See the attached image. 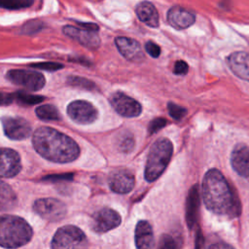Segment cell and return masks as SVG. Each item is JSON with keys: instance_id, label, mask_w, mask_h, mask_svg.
I'll return each instance as SVG.
<instances>
[{"instance_id": "15", "label": "cell", "mask_w": 249, "mask_h": 249, "mask_svg": "<svg viewBox=\"0 0 249 249\" xmlns=\"http://www.w3.org/2000/svg\"><path fill=\"white\" fill-rule=\"evenodd\" d=\"M110 189L118 194H127L134 187V175L129 170L120 169L113 171L108 179Z\"/></svg>"}, {"instance_id": "31", "label": "cell", "mask_w": 249, "mask_h": 249, "mask_svg": "<svg viewBox=\"0 0 249 249\" xmlns=\"http://www.w3.org/2000/svg\"><path fill=\"white\" fill-rule=\"evenodd\" d=\"M166 120L163 118H156L154 119L150 124H149V132L150 133H156L158 132L160 129H161L162 127H164L166 125Z\"/></svg>"}, {"instance_id": "21", "label": "cell", "mask_w": 249, "mask_h": 249, "mask_svg": "<svg viewBox=\"0 0 249 249\" xmlns=\"http://www.w3.org/2000/svg\"><path fill=\"white\" fill-rule=\"evenodd\" d=\"M198 207H199L198 188L196 185H195L189 191L187 203H186V221L189 228H193L196 223Z\"/></svg>"}, {"instance_id": "30", "label": "cell", "mask_w": 249, "mask_h": 249, "mask_svg": "<svg viewBox=\"0 0 249 249\" xmlns=\"http://www.w3.org/2000/svg\"><path fill=\"white\" fill-rule=\"evenodd\" d=\"M32 68L41 69V70H48V71H56L63 67L62 64L57 62H37L30 64Z\"/></svg>"}, {"instance_id": "32", "label": "cell", "mask_w": 249, "mask_h": 249, "mask_svg": "<svg viewBox=\"0 0 249 249\" xmlns=\"http://www.w3.org/2000/svg\"><path fill=\"white\" fill-rule=\"evenodd\" d=\"M160 247L164 248V249H170V248H177L178 245L176 244V241L172 236H170L168 234H164L160 238Z\"/></svg>"}, {"instance_id": "27", "label": "cell", "mask_w": 249, "mask_h": 249, "mask_svg": "<svg viewBox=\"0 0 249 249\" xmlns=\"http://www.w3.org/2000/svg\"><path fill=\"white\" fill-rule=\"evenodd\" d=\"M167 110H168L169 116L174 120H181L187 114L186 108H184L180 105H177L175 103H172V102H169L167 104Z\"/></svg>"}, {"instance_id": "24", "label": "cell", "mask_w": 249, "mask_h": 249, "mask_svg": "<svg viewBox=\"0 0 249 249\" xmlns=\"http://www.w3.org/2000/svg\"><path fill=\"white\" fill-rule=\"evenodd\" d=\"M34 0H0V8L6 10H20L30 7Z\"/></svg>"}, {"instance_id": "3", "label": "cell", "mask_w": 249, "mask_h": 249, "mask_svg": "<svg viewBox=\"0 0 249 249\" xmlns=\"http://www.w3.org/2000/svg\"><path fill=\"white\" fill-rule=\"evenodd\" d=\"M33 231L22 218L15 215H0V246L18 248L28 243Z\"/></svg>"}, {"instance_id": "10", "label": "cell", "mask_w": 249, "mask_h": 249, "mask_svg": "<svg viewBox=\"0 0 249 249\" xmlns=\"http://www.w3.org/2000/svg\"><path fill=\"white\" fill-rule=\"evenodd\" d=\"M3 129L7 137L13 140H23L31 135V125L23 118L4 117L2 119Z\"/></svg>"}, {"instance_id": "22", "label": "cell", "mask_w": 249, "mask_h": 249, "mask_svg": "<svg viewBox=\"0 0 249 249\" xmlns=\"http://www.w3.org/2000/svg\"><path fill=\"white\" fill-rule=\"evenodd\" d=\"M17 195L14 190L0 179V211L13 209L17 205Z\"/></svg>"}, {"instance_id": "9", "label": "cell", "mask_w": 249, "mask_h": 249, "mask_svg": "<svg viewBox=\"0 0 249 249\" xmlns=\"http://www.w3.org/2000/svg\"><path fill=\"white\" fill-rule=\"evenodd\" d=\"M110 104L119 115L125 118L138 117L142 112L138 101L121 91L114 92L110 96Z\"/></svg>"}, {"instance_id": "17", "label": "cell", "mask_w": 249, "mask_h": 249, "mask_svg": "<svg viewBox=\"0 0 249 249\" xmlns=\"http://www.w3.org/2000/svg\"><path fill=\"white\" fill-rule=\"evenodd\" d=\"M196 20L195 15L180 6H174L167 12L168 23L176 29H186L190 27Z\"/></svg>"}, {"instance_id": "12", "label": "cell", "mask_w": 249, "mask_h": 249, "mask_svg": "<svg viewBox=\"0 0 249 249\" xmlns=\"http://www.w3.org/2000/svg\"><path fill=\"white\" fill-rule=\"evenodd\" d=\"M21 169L20 157L10 148H0V177H14Z\"/></svg>"}, {"instance_id": "26", "label": "cell", "mask_w": 249, "mask_h": 249, "mask_svg": "<svg viewBox=\"0 0 249 249\" xmlns=\"http://www.w3.org/2000/svg\"><path fill=\"white\" fill-rule=\"evenodd\" d=\"M15 95V98H17L19 102L26 104V105H34L37 103H40L44 100L43 96L35 95L31 93H27L24 91H18Z\"/></svg>"}, {"instance_id": "4", "label": "cell", "mask_w": 249, "mask_h": 249, "mask_svg": "<svg viewBox=\"0 0 249 249\" xmlns=\"http://www.w3.org/2000/svg\"><path fill=\"white\" fill-rule=\"evenodd\" d=\"M173 153V145L167 138H160L156 140L150 148L146 166L145 179L148 182L157 180L165 170Z\"/></svg>"}, {"instance_id": "18", "label": "cell", "mask_w": 249, "mask_h": 249, "mask_svg": "<svg viewBox=\"0 0 249 249\" xmlns=\"http://www.w3.org/2000/svg\"><path fill=\"white\" fill-rule=\"evenodd\" d=\"M228 64L235 76L249 82V53H232L228 57Z\"/></svg>"}, {"instance_id": "7", "label": "cell", "mask_w": 249, "mask_h": 249, "mask_svg": "<svg viewBox=\"0 0 249 249\" xmlns=\"http://www.w3.org/2000/svg\"><path fill=\"white\" fill-rule=\"evenodd\" d=\"M33 210L39 216L51 222L60 221L67 212L66 205L62 201L52 197L37 199L33 203Z\"/></svg>"}, {"instance_id": "13", "label": "cell", "mask_w": 249, "mask_h": 249, "mask_svg": "<svg viewBox=\"0 0 249 249\" xmlns=\"http://www.w3.org/2000/svg\"><path fill=\"white\" fill-rule=\"evenodd\" d=\"M62 31L66 36L78 41L81 45L87 48L97 49L100 45V39L96 31L89 30L83 27L79 28L72 25L64 26Z\"/></svg>"}, {"instance_id": "1", "label": "cell", "mask_w": 249, "mask_h": 249, "mask_svg": "<svg viewBox=\"0 0 249 249\" xmlns=\"http://www.w3.org/2000/svg\"><path fill=\"white\" fill-rule=\"evenodd\" d=\"M32 143L39 155L53 162H70L80 155V148L71 137L49 126L36 129Z\"/></svg>"}, {"instance_id": "2", "label": "cell", "mask_w": 249, "mask_h": 249, "mask_svg": "<svg viewBox=\"0 0 249 249\" xmlns=\"http://www.w3.org/2000/svg\"><path fill=\"white\" fill-rule=\"evenodd\" d=\"M202 198L205 206L219 215L236 216L239 203L224 175L215 168L208 170L202 180Z\"/></svg>"}, {"instance_id": "14", "label": "cell", "mask_w": 249, "mask_h": 249, "mask_svg": "<svg viewBox=\"0 0 249 249\" xmlns=\"http://www.w3.org/2000/svg\"><path fill=\"white\" fill-rule=\"evenodd\" d=\"M115 44L121 54L129 61L141 62L145 58L140 44L131 38L117 37Z\"/></svg>"}, {"instance_id": "20", "label": "cell", "mask_w": 249, "mask_h": 249, "mask_svg": "<svg viewBox=\"0 0 249 249\" xmlns=\"http://www.w3.org/2000/svg\"><path fill=\"white\" fill-rule=\"evenodd\" d=\"M135 13L137 18L148 26L154 28L159 26V13L156 7L151 2H140L135 8Z\"/></svg>"}, {"instance_id": "23", "label": "cell", "mask_w": 249, "mask_h": 249, "mask_svg": "<svg viewBox=\"0 0 249 249\" xmlns=\"http://www.w3.org/2000/svg\"><path fill=\"white\" fill-rule=\"evenodd\" d=\"M35 113L37 117L43 121H56L60 120V114L56 107L51 104L41 105L36 108Z\"/></svg>"}, {"instance_id": "25", "label": "cell", "mask_w": 249, "mask_h": 249, "mask_svg": "<svg viewBox=\"0 0 249 249\" xmlns=\"http://www.w3.org/2000/svg\"><path fill=\"white\" fill-rule=\"evenodd\" d=\"M67 84L72 87H78V88L89 89V90H92L95 89V85L93 82L79 76H69L67 78Z\"/></svg>"}, {"instance_id": "33", "label": "cell", "mask_w": 249, "mask_h": 249, "mask_svg": "<svg viewBox=\"0 0 249 249\" xmlns=\"http://www.w3.org/2000/svg\"><path fill=\"white\" fill-rule=\"evenodd\" d=\"M145 50L153 57H158L160 54V48L152 41H149L145 44Z\"/></svg>"}, {"instance_id": "38", "label": "cell", "mask_w": 249, "mask_h": 249, "mask_svg": "<svg viewBox=\"0 0 249 249\" xmlns=\"http://www.w3.org/2000/svg\"><path fill=\"white\" fill-rule=\"evenodd\" d=\"M209 247H231V246L228 244H213V245H210Z\"/></svg>"}, {"instance_id": "8", "label": "cell", "mask_w": 249, "mask_h": 249, "mask_svg": "<svg viewBox=\"0 0 249 249\" xmlns=\"http://www.w3.org/2000/svg\"><path fill=\"white\" fill-rule=\"evenodd\" d=\"M67 114L77 124H89L98 116L96 108L86 100H75L67 106Z\"/></svg>"}, {"instance_id": "6", "label": "cell", "mask_w": 249, "mask_h": 249, "mask_svg": "<svg viewBox=\"0 0 249 249\" xmlns=\"http://www.w3.org/2000/svg\"><path fill=\"white\" fill-rule=\"evenodd\" d=\"M6 77L13 84L21 86L32 91H37L43 89L46 83L44 75L35 70L12 69L7 73Z\"/></svg>"}, {"instance_id": "29", "label": "cell", "mask_w": 249, "mask_h": 249, "mask_svg": "<svg viewBox=\"0 0 249 249\" xmlns=\"http://www.w3.org/2000/svg\"><path fill=\"white\" fill-rule=\"evenodd\" d=\"M119 147H120L121 151H123L124 153L130 152L133 149V147H134L133 136L130 133H126V134L123 135L121 137V139H120Z\"/></svg>"}, {"instance_id": "5", "label": "cell", "mask_w": 249, "mask_h": 249, "mask_svg": "<svg viewBox=\"0 0 249 249\" xmlns=\"http://www.w3.org/2000/svg\"><path fill=\"white\" fill-rule=\"evenodd\" d=\"M86 242L87 237L82 230L72 225H66L56 231L52 239L51 247L54 249L78 248L85 246Z\"/></svg>"}, {"instance_id": "35", "label": "cell", "mask_w": 249, "mask_h": 249, "mask_svg": "<svg viewBox=\"0 0 249 249\" xmlns=\"http://www.w3.org/2000/svg\"><path fill=\"white\" fill-rule=\"evenodd\" d=\"M73 174L66 173V174H59V175H49L43 178L45 181H52V182H57V181H65V180H72Z\"/></svg>"}, {"instance_id": "16", "label": "cell", "mask_w": 249, "mask_h": 249, "mask_svg": "<svg viewBox=\"0 0 249 249\" xmlns=\"http://www.w3.org/2000/svg\"><path fill=\"white\" fill-rule=\"evenodd\" d=\"M231 164L234 171L242 177H249V148L242 143L234 146L231 156Z\"/></svg>"}, {"instance_id": "34", "label": "cell", "mask_w": 249, "mask_h": 249, "mask_svg": "<svg viewBox=\"0 0 249 249\" xmlns=\"http://www.w3.org/2000/svg\"><path fill=\"white\" fill-rule=\"evenodd\" d=\"M188 70H189V66H188L186 61L177 60L175 62L174 70H173L174 74H176V75H185V74H187Z\"/></svg>"}, {"instance_id": "11", "label": "cell", "mask_w": 249, "mask_h": 249, "mask_svg": "<svg viewBox=\"0 0 249 249\" xmlns=\"http://www.w3.org/2000/svg\"><path fill=\"white\" fill-rule=\"evenodd\" d=\"M121 222V215L117 211L111 208H102L92 217V230L95 232L103 233L117 228Z\"/></svg>"}, {"instance_id": "28", "label": "cell", "mask_w": 249, "mask_h": 249, "mask_svg": "<svg viewBox=\"0 0 249 249\" xmlns=\"http://www.w3.org/2000/svg\"><path fill=\"white\" fill-rule=\"evenodd\" d=\"M44 23L40 20H30L26 22L22 27H21V33L24 34H34L39 32L41 29L44 28Z\"/></svg>"}, {"instance_id": "36", "label": "cell", "mask_w": 249, "mask_h": 249, "mask_svg": "<svg viewBox=\"0 0 249 249\" xmlns=\"http://www.w3.org/2000/svg\"><path fill=\"white\" fill-rule=\"evenodd\" d=\"M14 94L0 92V105H9L14 101Z\"/></svg>"}, {"instance_id": "19", "label": "cell", "mask_w": 249, "mask_h": 249, "mask_svg": "<svg viewBox=\"0 0 249 249\" xmlns=\"http://www.w3.org/2000/svg\"><path fill=\"white\" fill-rule=\"evenodd\" d=\"M135 245L139 249L154 247V234L151 225L147 221H139L135 227Z\"/></svg>"}, {"instance_id": "37", "label": "cell", "mask_w": 249, "mask_h": 249, "mask_svg": "<svg viewBox=\"0 0 249 249\" xmlns=\"http://www.w3.org/2000/svg\"><path fill=\"white\" fill-rule=\"evenodd\" d=\"M202 235H201V232L199 231H197V234H196V248H200L201 246H202V243H203V241H202Z\"/></svg>"}]
</instances>
